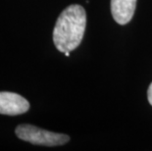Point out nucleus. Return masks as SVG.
<instances>
[{
    "label": "nucleus",
    "instance_id": "f257e3e1",
    "mask_svg": "<svg viewBox=\"0 0 152 151\" xmlns=\"http://www.w3.org/2000/svg\"><path fill=\"white\" fill-rule=\"evenodd\" d=\"M86 27V13L83 6H68L56 21L53 31L55 47L63 53L75 50L82 42Z\"/></svg>",
    "mask_w": 152,
    "mask_h": 151
},
{
    "label": "nucleus",
    "instance_id": "f03ea898",
    "mask_svg": "<svg viewBox=\"0 0 152 151\" xmlns=\"http://www.w3.org/2000/svg\"><path fill=\"white\" fill-rule=\"evenodd\" d=\"M15 133L20 139L37 145H63L70 140V137L66 134L52 133L28 124L18 126L16 128Z\"/></svg>",
    "mask_w": 152,
    "mask_h": 151
},
{
    "label": "nucleus",
    "instance_id": "7ed1b4c3",
    "mask_svg": "<svg viewBox=\"0 0 152 151\" xmlns=\"http://www.w3.org/2000/svg\"><path fill=\"white\" fill-rule=\"evenodd\" d=\"M30 109V103L23 96L14 92H0V114L16 116L24 114Z\"/></svg>",
    "mask_w": 152,
    "mask_h": 151
},
{
    "label": "nucleus",
    "instance_id": "20e7f679",
    "mask_svg": "<svg viewBox=\"0 0 152 151\" xmlns=\"http://www.w3.org/2000/svg\"><path fill=\"white\" fill-rule=\"evenodd\" d=\"M137 0H111V12L114 20L126 25L134 17Z\"/></svg>",
    "mask_w": 152,
    "mask_h": 151
},
{
    "label": "nucleus",
    "instance_id": "39448f33",
    "mask_svg": "<svg viewBox=\"0 0 152 151\" xmlns=\"http://www.w3.org/2000/svg\"><path fill=\"white\" fill-rule=\"evenodd\" d=\"M147 98H148V101H149L150 105H152V82L150 83L149 88H148V90H147Z\"/></svg>",
    "mask_w": 152,
    "mask_h": 151
},
{
    "label": "nucleus",
    "instance_id": "423d86ee",
    "mask_svg": "<svg viewBox=\"0 0 152 151\" xmlns=\"http://www.w3.org/2000/svg\"><path fill=\"white\" fill-rule=\"evenodd\" d=\"M65 55H66L67 57H69V56H70V51H67V52H65Z\"/></svg>",
    "mask_w": 152,
    "mask_h": 151
}]
</instances>
